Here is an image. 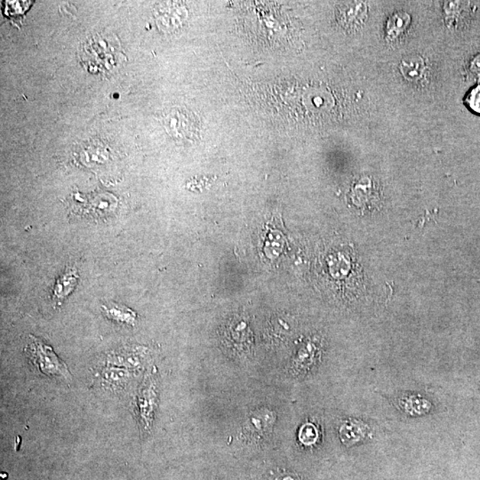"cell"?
I'll return each mask as SVG.
<instances>
[{
    "label": "cell",
    "instance_id": "obj_4",
    "mask_svg": "<svg viewBox=\"0 0 480 480\" xmlns=\"http://www.w3.org/2000/svg\"><path fill=\"white\" fill-rule=\"evenodd\" d=\"M165 125L167 130L174 137L195 138L197 133L195 117L184 110H174L168 113L165 119Z\"/></svg>",
    "mask_w": 480,
    "mask_h": 480
},
{
    "label": "cell",
    "instance_id": "obj_14",
    "mask_svg": "<svg viewBox=\"0 0 480 480\" xmlns=\"http://www.w3.org/2000/svg\"><path fill=\"white\" fill-rule=\"evenodd\" d=\"M410 22V16L407 14H396L388 22L389 34H398L405 29V25Z\"/></svg>",
    "mask_w": 480,
    "mask_h": 480
},
{
    "label": "cell",
    "instance_id": "obj_8",
    "mask_svg": "<svg viewBox=\"0 0 480 480\" xmlns=\"http://www.w3.org/2000/svg\"><path fill=\"white\" fill-rule=\"evenodd\" d=\"M79 274L76 269L69 268L55 282L52 299L54 306H60L68 295L76 287Z\"/></svg>",
    "mask_w": 480,
    "mask_h": 480
},
{
    "label": "cell",
    "instance_id": "obj_10",
    "mask_svg": "<svg viewBox=\"0 0 480 480\" xmlns=\"http://www.w3.org/2000/svg\"><path fill=\"white\" fill-rule=\"evenodd\" d=\"M368 431V428L361 421L348 420L342 424L339 433L340 440L346 446H352L364 440Z\"/></svg>",
    "mask_w": 480,
    "mask_h": 480
},
{
    "label": "cell",
    "instance_id": "obj_6",
    "mask_svg": "<svg viewBox=\"0 0 480 480\" xmlns=\"http://www.w3.org/2000/svg\"><path fill=\"white\" fill-rule=\"evenodd\" d=\"M146 350L140 347L120 350L106 357L105 365L135 370L144 365Z\"/></svg>",
    "mask_w": 480,
    "mask_h": 480
},
{
    "label": "cell",
    "instance_id": "obj_9",
    "mask_svg": "<svg viewBox=\"0 0 480 480\" xmlns=\"http://www.w3.org/2000/svg\"><path fill=\"white\" fill-rule=\"evenodd\" d=\"M103 311L109 320L120 325L134 327L137 321V314L121 304L110 303L103 306Z\"/></svg>",
    "mask_w": 480,
    "mask_h": 480
},
{
    "label": "cell",
    "instance_id": "obj_12",
    "mask_svg": "<svg viewBox=\"0 0 480 480\" xmlns=\"http://www.w3.org/2000/svg\"><path fill=\"white\" fill-rule=\"evenodd\" d=\"M421 67H423V63L421 60L412 57L410 59L403 60L401 64L402 73L410 80H415L420 76L423 70Z\"/></svg>",
    "mask_w": 480,
    "mask_h": 480
},
{
    "label": "cell",
    "instance_id": "obj_13",
    "mask_svg": "<svg viewBox=\"0 0 480 480\" xmlns=\"http://www.w3.org/2000/svg\"><path fill=\"white\" fill-rule=\"evenodd\" d=\"M463 102H465V105L470 112L480 116V84L473 87L472 89L466 93Z\"/></svg>",
    "mask_w": 480,
    "mask_h": 480
},
{
    "label": "cell",
    "instance_id": "obj_15",
    "mask_svg": "<svg viewBox=\"0 0 480 480\" xmlns=\"http://www.w3.org/2000/svg\"><path fill=\"white\" fill-rule=\"evenodd\" d=\"M299 437L301 442L306 446L313 445L317 439V430L313 424H304L300 430Z\"/></svg>",
    "mask_w": 480,
    "mask_h": 480
},
{
    "label": "cell",
    "instance_id": "obj_7",
    "mask_svg": "<svg viewBox=\"0 0 480 480\" xmlns=\"http://www.w3.org/2000/svg\"><path fill=\"white\" fill-rule=\"evenodd\" d=\"M132 375V370L129 369L105 365V368H100L97 377L103 387L116 391L124 389L131 380Z\"/></svg>",
    "mask_w": 480,
    "mask_h": 480
},
{
    "label": "cell",
    "instance_id": "obj_5",
    "mask_svg": "<svg viewBox=\"0 0 480 480\" xmlns=\"http://www.w3.org/2000/svg\"><path fill=\"white\" fill-rule=\"evenodd\" d=\"M276 417L273 411L269 410L255 411L246 421L244 424L245 435L253 441L267 437L273 429Z\"/></svg>",
    "mask_w": 480,
    "mask_h": 480
},
{
    "label": "cell",
    "instance_id": "obj_2",
    "mask_svg": "<svg viewBox=\"0 0 480 480\" xmlns=\"http://www.w3.org/2000/svg\"><path fill=\"white\" fill-rule=\"evenodd\" d=\"M119 53V42L105 35L91 38L84 45L81 58L90 71H105L117 64Z\"/></svg>",
    "mask_w": 480,
    "mask_h": 480
},
{
    "label": "cell",
    "instance_id": "obj_3",
    "mask_svg": "<svg viewBox=\"0 0 480 480\" xmlns=\"http://www.w3.org/2000/svg\"><path fill=\"white\" fill-rule=\"evenodd\" d=\"M157 404V391L151 379H147L138 392L136 413L142 430H151Z\"/></svg>",
    "mask_w": 480,
    "mask_h": 480
},
{
    "label": "cell",
    "instance_id": "obj_1",
    "mask_svg": "<svg viewBox=\"0 0 480 480\" xmlns=\"http://www.w3.org/2000/svg\"><path fill=\"white\" fill-rule=\"evenodd\" d=\"M24 352L32 366L41 374L66 382L71 380V375L66 363L43 340L33 336H29Z\"/></svg>",
    "mask_w": 480,
    "mask_h": 480
},
{
    "label": "cell",
    "instance_id": "obj_16",
    "mask_svg": "<svg viewBox=\"0 0 480 480\" xmlns=\"http://www.w3.org/2000/svg\"><path fill=\"white\" fill-rule=\"evenodd\" d=\"M274 480H301L300 477L294 472H285L278 475Z\"/></svg>",
    "mask_w": 480,
    "mask_h": 480
},
{
    "label": "cell",
    "instance_id": "obj_11",
    "mask_svg": "<svg viewBox=\"0 0 480 480\" xmlns=\"http://www.w3.org/2000/svg\"><path fill=\"white\" fill-rule=\"evenodd\" d=\"M32 1H5L2 2L3 13L9 17L20 16L30 9Z\"/></svg>",
    "mask_w": 480,
    "mask_h": 480
}]
</instances>
